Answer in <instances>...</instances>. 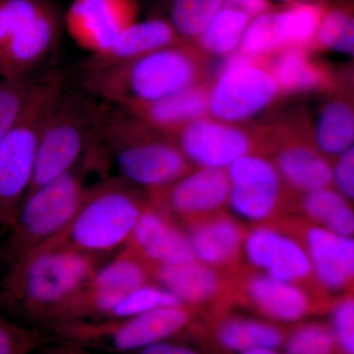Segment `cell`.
<instances>
[{
    "mask_svg": "<svg viewBox=\"0 0 354 354\" xmlns=\"http://www.w3.org/2000/svg\"><path fill=\"white\" fill-rule=\"evenodd\" d=\"M106 258L46 242L7 266L0 305L46 327L70 298L87 285Z\"/></svg>",
    "mask_w": 354,
    "mask_h": 354,
    "instance_id": "obj_1",
    "label": "cell"
},
{
    "mask_svg": "<svg viewBox=\"0 0 354 354\" xmlns=\"http://www.w3.org/2000/svg\"><path fill=\"white\" fill-rule=\"evenodd\" d=\"M97 139L120 178L157 191L190 171V162L169 135L127 109L101 102Z\"/></svg>",
    "mask_w": 354,
    "mask_h": 354,
    "instance_id": "obj_2",
    "label": "cell"
},
{
    "mask_svg": "<svg viewBox=\"0 0 354 354\" xmlns=\"http://www.w3.org/2000/svg\"><path fill=\"white\" fill-rule=\"evenodd\" d=\"M82 71L84 91L99 101L129 109L199 84L202 70L196 51L179 41L127 64Z\"/></svg>",
    "mask_w": 354,
    "mask_h": 354,
    "instance_id": "obj_3",
    "label": "cell"
},
{
    "mask_svg": "<svg viewBox=\"0 0 354 354\" xmlns=\"http://www.w3.org/2000/svg\"><path fill=\"white\" fill-rule=\"evenodd\" d=\"M106 165L104 156L92 149L75 169L28 192L0 247L6 264H12L62 232L87 196L90 185L86 176L104 171Z\"/></svg>",
    "mask_w": 354,
    "mask_h": 354,
    "instance_id": "obj_4",
    "label": "cell"
},
{
    "mask_svg": "<svg viewBox=\"0 0 354 354\" xmlns=\"http://www.w3.org/2000/svg\"><path fill=\"white\" fill-rule=\"evenodd\" d=\"M62 72L36 77L19 120L0 141V234H4L31 187L44 121L64 94Z\"/></svg>",
    "mask_w": 354,
    "mask_h": 354,
    "instance_id": "obj_5",
    "label": "cell"
},
{
    "mask_svg": "<svg viewBox=\"0 0 354 354\" xmlns=\"http://www.w3.org/2000/svg\"><path fill=\"white\" fill-rule=\"evenodd\" d=\"M148 202L120 177L104 176L90 185L76 215L50 243L106 257L125 246Z\"/></svg>",
    "mask_w": 354,
    "mask_h": 354,
    "instance_id": "obj_6",
    "label": "cell"
},
{
    "mask_svg": "<svg viewBox=\"0 0 354 354\" xmlns=\"http://www.w3.org/2000/svg\"><path fill=\"white\" fill-rule=\"evenodd\" d=\"M192 318V311L180 305L127 318L67 321L46 328L60 342L101 354H128L176 339L188 330Z\"/></svg>",
    "mask_w": 354,
    "mask_h": 354,
    "instance_id": "obj_7",
    "label": "cell"
},
{
    "mask_svg": "<svg viewBox=\"0 0 354 354\" xmlns=\"http://www.w3.org/2000/svg\"><path fill=\"white\" fill-rule=\"evenodd\" d=\"M101 101L83 92L60 95L44 121L29 191L75 169L97 142Z\"/></svg>",
    "mask_w": 354,
    "mask_h": 354,
    "instance_id": "obj_8",
    "label": "cell"
},
{
    "mask_svg": "<svg viewBox=\"0 0 354 354\" xmlns=\"http://www.w3.org/2000/svg\"><path fill=\"white\" fill-rule=\"evenodd\" d=\"M64 23L50 0H0V78L32 74L57 46Z\"/></svg>",
    "mask_w": 354,
    "mask_h": 354,
    "instance_id": "obj_9",
    "label": "cell"
},
{
    "mask_svg": "<svg viewBox=\"0 0 354 354\" xmlns=\"http://www.w3.org/2000/svg\"><path fill=\"white\" fill-rule=\"evenodd\" d=\"M281 92L264 60L228 55L209 90V114L228 123L241 122L267 108Z\"/></svg>",
    "mask_w": 354,
    "mask_h": 354,
    "instance_id": "obj_10",
    "label": "cell"
},
{
    "mask_svg": "<svg viewBox=\"0 0 354 354\" xmlns=\"http://www.w3.org/2000/svg\"><path fill=\"white\" fill-rule=\"evenodd\" d=\"M253 134L234 123L207 116L188 123L171 137L190 164L227 169L237 158L253 153Z\"/></svg>",
    "mask_w": 354,
    "mask_h": 354,
    "instance_id": "obj_11",
    "label": "cell"
},
{
    "mask_svg": "<svg viewBox=\"0 0 354 354\" xmlns=\"http://www.w3.org/2000/svg\"><path fill=\"white\" fill-rule=\"evenodd\" d=\"M230 180L227 204L247 221L267 220L276 212L283 191V178L271 160L248 153L227 169Z\"/></svg>",
    "mask_w": 354,
    "mask_h": 354,
    "instance_id": "obj_12",
    "label": "cell"
},
{
    "mask_svg": "<svg viewBox=\"0 0 354 354\" xmlns=\"http://www.w3.org/2000/svg\"><path fill=\"white\" fill-rule=\"evenodd\" d=\"M137 15L136 0H73L64 22L71 39L95 55L108 50Z\"/></svg>",
    "mask_w": 354,
    "mask_h": 354,
    "instance_id": "obj_13",
    "label": "cell"
},
{
    "mask_svg": "<svg viewBox=\"0 0 354 354\" xmlns=\"http://www.w3.org/2000/svg\"><path fill=\"white\" fill-rule=\"evenodd\" d=\"M242 247L249 263L272 278L297 283L312 274L306 249L274 228H254Z\"/></svg>",
    "mask_w": 354,
    "mask_h": 354,
    "instance_id": "obj_14",
    "label": "cell"
},
{
    "mask_svg": "<svg viewBox=\"0 0 354 354\" xmlns=\"http://www.w3.org/2000/svg\"><path fill=\"white\" fill-rule=\"evenodd\" d=\"M149 266H171L195 260L187 235L172 225L152 202L142 212L127 245Z\"/></svg>",
    "mask_w": 354,
    "mask_h": 354,
    "instance_id": "obj_15",
    "label": "cell"
},
{
    "mask_svg": "<svg viewBox=\"0 0 354 354\" xmlns=\"http://www.w3.org/2000/svg\"><path fill=\"white\" fill-rule=\"evenodd\" d=\"M152 193L153 201L165 204L177 215L193 218L227 204L230 180L225 169L199 167Z\"/></svg>",
    "mask_w": 354,
    "mask_h": 354,
    "instance_id": "obj_16",
    "label": "cell"
},
{
    "mask_svg": "<svg viewBox=\"0 0 354 354\" xmlns=\"http://www.w3.org/2000/svg\"><path fill=\"white\" fill-rule=\"evenodd\" d=\"M288 332L271 321L230 316L214 320L200 335L203 344L215 353L239 354L256 348H281Z\"/></svg>",
    "mask_w": 354,
    "mask_h": 354,
    "instance_id": "obj_17",
    "label": "cell"
},
{
    "mask_svg": "<svg viewBox=\"0 0 354 354\" xmlns=\"http://www.w3.org/2000/svg\"><path fill=\"white\" fill-rule=\"evenodd\" d=\"M306 251L321 286L326 290H344L354 277L353 236H344L322 227H310Z\"/></svg>",
    "mask_w": 354,
    "mask_h": 354,
    "instance_id": "obj_18",
    "label": "cell"
},
{
    "mask_svg": "<svg viewBox=\"0 0 354 354\" xmlns=\"http://www.w3.org/2000/svg\"><path fill=\"white\" fill-rule=\"evenodd\" d=\"M179 41L178 35L169 21L157 18L136 21L121 32L108 50L90 55L82 69L97 70L127 64Z\"/></svg>",
    "mask_w": 354,
    "mask_h": 354,
    "instance_id": "obj_19",
    "label": "cell"
},
{
    "mask_svg": "<svg viewBox=\"0 0 354 354\" xmlns=\"http://www.w3.org/2000/svg\"><path fill=\"white\" fill-rule=\"evenodd\" d=\"M256 309L271 322H301L312 312L309 297L297 283L258 274L249 279L246 288Z\"/></svg>",
    "mask_w": 354,
    "mask_h": 354,
    "instance_id": "obj_20",
    "label": "cell"
},
{
    "mask_svg": "<svg viewBox=\"0 0 354 354\" xmlns=\"http://www.w3.org/2000/svg\"><path fill=\"white\" fill-rule=\"evenodd\" d=\"M127 109L171 136L188 123L209 115V88L196 84L160 101Z\"/></svg>",
    "mask_w": 354,
    "mask_h": 354,
    "instance_id": "obj_21",
    "label": "cell"
},
{
    "mask_svg": "<svg viewBox=\"0 0 354 354\" xmlns=\"http://www.w3.org/2000/svg\"><path fill=\"white\" fill-rule=\"evenodd\" d=\"M149 268L157 285L171 291L185 306L209 302L221 290L220 277L215 270L197 261Z\"/></svg>",
    "mask_w": 354,
    "mask_h": 354,
    "instance_id": "obj_22",
    "label": "cell"
},
{
    "mask_svg": "<svg viewBox=\"0 0 354 354\" xmlns=\"http://www.w3.org/2000/svg\"><path fill=\"white\" fill-rule=\"evenodd\" d=\"M274 164L283 180L302 192L329 187L332 184V165L318 150L304 142H283Z\"/></svg>",
    "mask_w": 354,
    "mask_h": 354,
    "instance_id": "obj_23",
    "label": "cell"
},
{
    "mask_svg": "<svg viewBox=\"0 0 354 354\" xmlns=\"http://www.w3.org/2000/svg\"><path fill=\"white\" fill-rule=\"evenodd\" d=\"M187 236L195 260L212 268L232 262L244 241L239 223L225 216L196 223Z\"/></svg>",
    "mask_w": 354,
    "mask_h": 354,
    "instance_id": "obj_24",
    "label": "cell"
},
{
    "mask_svg": "<svg viewBox=\"0 0 354 354\" xmlns=\"http://www.w3.org/2000/svg\"><path fill=\"white\" fill-rule=\"evenodd\" d=\"M268 69L285 92L311 91L326 87L327 72L310 59L304 48H290L272 55Z\"/></svg>",
    "mask_w": 354,
    "mask_h": 354,
    "instance_id": "obj_25",
    "label": "cell"
},
{
    "mask_svg": "<svg viewBox=\"0 0 354 354\" xmlns=\"http://www.w3.org/2000/svg\"><path fill=\"white\" fill-rule=\"evenodd\" d=\"M151 281L149 265L124 246L120 253L97 270L87 285L97 290L127 295Z\"/></svg>",
    "mask_w": 354,
    "mask_h": 354,
    "instance_id": "obj_26",
    "label": "cell"
},
{
    "mask_svg": "<svg viewBox=\"0 0 354 354\" xmlns=\"http://www.w3.org/2000/svg\"><path fill=\"white\" fill-rule=\"evenodd\" d=\"M354 114L348 102L335 100L321 111L315 130L319 152L339 156L353 147Z\"/></svg>",
    "mask_w": 354,
    "mask_h": 354,
    "instance_id": "obj_27",
    "label": "cell"
},
{
    "mask_svg": "<svg viewBox=\"0 0 354 354\" xmlns=\"http://www.w3.org/2000/svg\"><path fill=\"white\" fill-rule=\"evenodd\" d=\"M322 10L312 4H297L274 12V28L279 50L304 48L316 39Z\"/></svg>",
    "mask_w": 354,
    "mask_h": 354,
    "instance_id": "obj_28",
    "label": "cell"
},
{
    "mask_svg": "<svg viewBox=\"0 0 354 354\" xmlns=\"http://www.w3.org/2000/svg\"><path fill=\"white\" fill-rule=\"evenodd\" d=\"M305 214L321 223L322 227L344 236H353L354 214L353 209L341 193L329 187L305 193Z\"/></svg>",
    "mask_w": 354,
    "mask_h": 354,
    "instance_id": "obj_29",
    "label": "cell"
},
{
    "mask_svg": "<svg viewBox=\"0 0 354 354\" xmlns=\"http://www.w3.org/2000/svg\"><path fill=\"white\" fill-rule=\"evenodd\" d=\"M250 21L245 13L223 6L198 37L200 46L214 55H232L239 50Z\"/></svg>",
    "mask_w": 354,
    "mask_h": 354,
    "instance_id": "obj_30",
    "label": "cell"
},
{
    "mask_svg": "<svg viewBox=\"0 0 354 354\" xmlns=\"http://www.w3.org/2000/svg\"><path fill=\"white\" fill-rule=\"evenodd\" d=\"M225 0H172L171 24L178 37L198 38Z\"/></svg>",
    "mask_w": 354,
    "mask_h": 354,
    "instance_id": "obj_31",
    "label": "cell"
},
{
    "mask_svg": "<svg viewBox=\"0 0 354 354\" xmlns=\"http://www.w3.org/2000/svg\"><path fill=\"white\" fill-rule=\"evenodd\" d=\"M283 354H339L329 323L307 322L288 329Z\"/></svg>",
    "mask_w": 354,
    "mask_h": 354,
    "instance_id": "obj_32",
    "label": "cell"
},
{
    "mask_svg": "<svg viewBox=\"0 0 354 354\" xmlns=\"http://www.w3.org/2000/svg\"><path fill=\"white\" fill-rule=\"evenodd\" d=\"M35 80L32 74L0 78V141L22 115Z\"/></svg>",
    "mask_w": 354,
    "mask_h": 354,
    "instance_id": "obj_33",
    "label": "cell"
},
{
    "mask_svg": "<svg viewBox=\"0 0 354 354\" xmlns=\"http://www.w3.org/2000/svg\"><path fill=\"white\" fill-rule=\"evenodd\" d=\"M180 305L183 304L171 291L165 290L157 283H150L127 293L109 312L106 319L127 318L162 307Z\"/></svg>",
    "mask_w": 354,
    "mask_h": 354,
    "instance_id": "obj_34",
    "label": "cell"
},
{
    "mask_svg": "<svg viewBox=\"0 0 354 354\" xmlns=\"http://www.w3.org/2000/svg\"><path fill=\"white\" fill-rule=\"evenodd\" d=\"M316 39L324 48L353 55L354 51L353 16L344 10H333L323 15L317 31Z\"/></svg>",
    "mask_w": 354,
    "mask_h": 354,
    "instance_id": "obj_35",
    "label": "cell"
},
{
    "mask_svg": "<svg viewBox=\"0 0 354 354\" xmlns=\"http://www.w3.org/2000/svg\"><path fill=\"white\" fill-rule=\"evenodd\" d=\"M44 344L41 330L14 323L0 311V354H32Z\"/></svg>",
    "mask_w": 354,
    "mask_h": 354,
    "instance_id": "obj_36",
    "label": "cell"
},
{
    "mask_svg": "<svg viewBox=\"0 0 354 354\" xmlns=\"http://www.w3.org/2000/svg\"><path fill=\"white\" fill-rule=\"evenodd\" d=\"M330 330L334 335L337 353L354 354V300L346 297L330 312Z\"/></svg>",
    "mask_w": 354,
    "mask_h": 354,
    "instance_id": "obj_37",
    "label": "cell"
},
{
    "mask_svg": "<svg viewBox=\"0 0 354 354\" xmlns=\"http://www.w3.org/2000/svg\"><path fill=\"white\" fill-rule=\"evenodd\" d=\"M332 183L337 192L348 200L354 198V149L353 147L339 155L332 167Z\"/></svg>",
    "mask_w": 354,
    "mask_h": 354,
    "instance_id": "obj_38",
    "label": "cell"
},
{
    "mask_svg": "<svg viewBox=\"0 0 354 354\" xmlns=\"http://www.w3.org/2000/svg\"><path fill=\"white\" fill-rule=\"evenodd\" d=\"M128 354H206L194 346L169 339Z\"/></svg>",
    "mask_w": 354,
    "mask_h": 354,
    "instance_id": "obj_39",
    "label": "cell"
},
{
    "mask_svg": "<svg viewBox=\"0 0 354 354\" xmlns=\"http://www.w3.org/2000/svg\"><path fill=\"white\" fill-rule=\"evenodd\" d=\"M223 6L230 7L245 13L250 18L269 12L270 3L268 0H225Z\"/></svg>",
    "mask_w": 354,
    "mask_h": 354,
    "instance_id": "obj_40",
    "label": "cell"
},
{
    "mask_svg": "<svg viewBox=\"0 0 354 354\" xmlns=\"http://www.w3.org/2000/svg\"><path fill=\"white\" fill-rule=\"evenodd\" d=\"M39 354H101L90 351V349L68 344V342H57V344H44L39 349Z\"/></svg>",
    "mask_w": 354,
    "mask_h": 354,
    "instance_id": "obj_41",
    "label": "cell"
},
{
    "mask_svg": "<svg viewBox=\"0 0 354 354\" xmlns=\"http://www.w3.org/2000/svg\"><path fill=\"white\" fill-rule=\"evenodd\" d=\"M239 354H283L279 351V349L272 348H256L251 349V351H244Z\"/></svg>",
    "mask_w": 354,
    "mask_h": 354,
    "instance_id": "obj_42",
    "label": "cell"
},
{
    "mask_svg": "<svg viewBox=\"0 0 354 354\" xmlns=\"http://www.w3.org/2000/svg\"><path fill=\"white\" fill-rule=\"evenodd\" d=\"M283 1H292V0H283Z\"/></svg>",
    "mask_w": 354,
    "mask_h": 354,
    "instance_id": "obj_43",
    "label": "cell"
}]
</instances>
